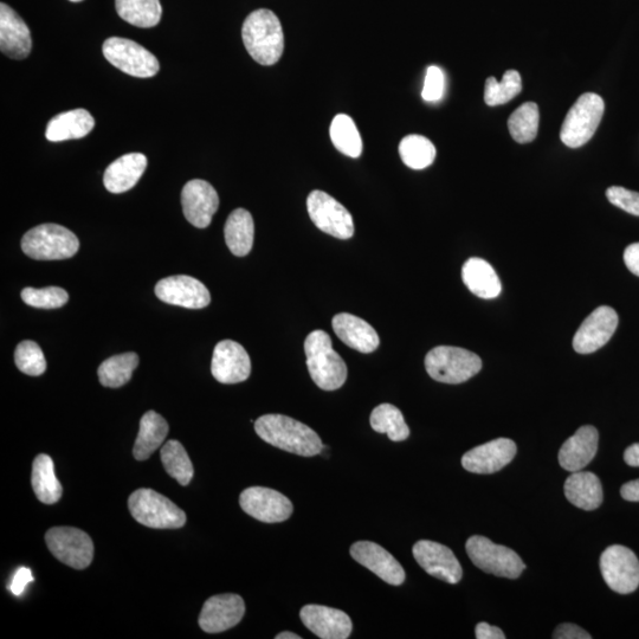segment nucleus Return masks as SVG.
<instances>
[{"instance_id": "obj_5", "label": "nucleus", "mask_w": 639, "mask_h": 639, "mask_svg": "<svg viewBox=\"0 0 639 639\" xmlns=\"http://www.w3.org/2000/svg\"><path fill=\"white\" fill-rule=\"evenodd\" d=\"M79 249V238L58 224L38 225L22 238L24 254L37 261L67 260Z\"/></svg>"}, {"instance_id": "obj_46", "label": "nucleus", "mask_w": 639, "mask_h": 639, "mask_svg": "<svg viewBox=\"0 0 639 639\" xmlns=\"http://www.w3.org/2000/svg\"><path fill=\"white\" fill-rule=\"evenodd\" d=\"M553 638L555 639H591L589 632L576 624L565 623L555 629Z\"/></svg>"}, {"instance_id": "obj_22", "label": "nucleus", "mask_w": 639, "mask_h": 639, "mask_svg": "<svg viewBox=\"0 0 639 639\" xmlns=\"http://www.w3.org/2000/svg\"><path fill=\"white\" fill-rule=\"evenodd\" d=\"M306 628L322 639H347L352 634L353 624L344 611L322 605H306L300 611Z\"/></svg>"}, {"instance_id": "obj_43", "label": "nucleus", "mask_w": 639, "mask_h": 639, "mask_svg": "<svg viewBox=\"0 0 639 639\" xmlns=\"http://www.w3.org/2000/svg\"><path fill=\"white\" fill-rule=\"evenodd\" d=\"M609 202L617 208L639 217V193L621 186H611L606 191Z\"/></svg>"}, {"instance_id": "obj_30", "label": "nucleus", "mask_w": 639, "mask_h": 639, "mask_svg": "<svg viewBox=\"0 0 639 639\" xmlns=\"http://www.w3.org/2000/svg\"><path fill=\"white\" fill-rule=\"evenodd\" d=\"M169 435V424L156 411H148L142 416L140 430L135 441V460L146 461L157 451Z\"/></svg>"}, {"instance_id": "obj_25", "label": "nucleus", "mask_w": 639, "mask_h": 639, "mask_svg": "<svg viewBox=\"0 0 639 639\" xmlns=\"http://www.w3.org/2000/svg\"><path fill=\"white\" fill-rule=\"evenodd\" d=\"M332 325L338 338L353 350L361 353L377 350L379 335L369 322L352 314L341 313L334 316Z\"/></svg>"}, {"instance_id": "obj_16", "label": "nucleus", "mask_w": 639, "mask_h": 639, "mask_svg": "<svg viewBox=\"0 0 639 639\" xmlns=\"http://www.w3.org/2000/svg\"><path fill=\"white\" fill-rule=\"evenodd\" d=\"M156 295L160 301L187 309H202L211 302L209 289L195 277L187 275L170 276L159 281Z\"/></svg>"}, {"instance_id": "obj_3", "label": "nucleus", "mask_w": 639, "mask_h": 639, "mask_svg": "<svg viewBox=\"0 0 639 639\" xmlns=\"http://www.w3.org/2000/svg\"><path fill=\"white\" fill-rule=\"evenodd\" d=\"M305 352L309 374L321 390H338L346 383L347 365L333 350L332 339L326 332L316 329L309 334Z\"/></svg>"}, {"instance_id": "obj_15", "label": "nucleus", "mask_w": 639, "mask_h": 639, "mask_svg": "<svg viewBox=\"0 0 639 639\" xmlns=\"http://www.w3.org/2000/svg\"><path fill=\"white\" fill-rule=\"evenodd\" d=\"M618 327V314L615 309L602 306L593 311L584 320L573 339L574 351L590 354L608 344Z\"/></svg>"}, {"instance_id": "obj_50", "label": "nucleus", "mask_w": 639, "mask_h": 639, "mask_svg": "<svg viewBox=\"0 0 639 639\" xmlns=\"http://www.w3.org/2000/svg\"><path fill=\"white\" fill-rule=\"evenodd\" d=\"M624 461L630 467H639V443L632 444L625 450Z\"/></svg>"}, {"instance_id": "obj_23", "label": "nucleus", "mask_w": 639, "mask_h": 639, "mask_svg": "<svg viewBox=\"0 0 639 639\" xmlns=\"http://www.w3.org/2000/svg\"><path fill=\"white\" fill-rule=\"evenodd\" d=\"M32 49L28 25L8 4H0V50L14 60H24Z\"/></svg>"}, {"instance_id": "obj_21", "label": "nucleus", "mask_w": 639, "mask_h": 639, "mask_svg": "<svg viewBox=\"0 0 639 639\" xmlns=\"http://www.w3.org/2000/svg\"><path fill=\"white\" fill-rule=\"evenodd\" d=\"M352 558L369 568L385 583L399 586L405 582V571L399 561L385 548L371 541H358L351 547Z\"/></svg>"}, {"instance_id": "obj_35", "label": "nucleus", "mask_w": 639, "mask_h": 639, "mask_svg": "<svg viewBox=\"0 0 639 639\" xmlns=\"http://www.w3.org/2000/svg\"><path fill=\"white\" fill-rule=\"evenodd\" d=\"M139 365L137 353L129 352L109 358L100 365L98 374L100 383L111 389L126 385Z\"/></svg>"}, {"instance_id": "obj_6", "label": "nucleus", "mask_w": 639, "mask_h": 639, "mask_svg": "<svg viewBox=\"0 0 639 639\" xmlns=\"http://www.w3.org/2000/svg\"><path fill=\"white\" fill-rule=\"evenodd\" d=\"M128 508L139 524L156 529H178L186 524V514L176 503L152 489H138L129 496Z\"/></svg>"}, {"instance_id": "obj_18", "label": "nucleus", "mask_w": 639, "mask_h": 639, "mask_svg": "<svg viewBox=\"0 0 639 639\" xmlns=\"http://www.w3.org/2000/svg\"><path fill=\"white\" fill-rule=\"evenodd\" d=\"M245 604L237 595H219L206 600L199 615V626L208 634H219L234 628L244 617Z\"/></svg>"}, {"instance_id": "obj_14", "label": "nucleus", "mask_w": 639, "mask_h": 639, "mask_svg": "<svg viewBox=\"0 0 639 639\" xmlns=\"http://www.w3.org/2000/svg\"><path fill=\"white\" fill-rule=\"evenodd\" d=\"M413 557L426 573L448 584L461 582L463 571L449 547L435 541L421 540L413 546Z\"/></svg>"}, {"instance_id": "obj_51", "label": "nucleus", "mask_w": 639, "mask_h": 639, "mask_svg": "<svg viewBox=\"0 0 639 639\" xmlns=\"http://www.w3.org/2000/svg\"><path fill=\"white\" fill-rule=\"evenodd\" d=\"M276 639H301V636L294 634V632L284 631L275 637Z\"/></svg>"}, {"instance_id": "obj_20", "label": "nucleus", "mask_w": 639, "mask_h": 639, "mask_svg": "<svg viewBox=\"0 0 639 639\" xmlns=\"http://www.w3.org/2000/svg\"><path fill=\"white\" fill-rule=\"evenodd\" d=\"M516 455V444L509 438H497L479 445L462 457V466L473 474H495L508 466Z\"/></svg>"}, {"instance_id": "obj_41", "label": "nucleus", "mask_w": 639, "mask_h": 639, "mask_svg": "<svg viewBox=\"0 0 639 639\" xmlns=\"http://www.w3.org/2000/svg\"><path fill=\"white\" fill-rule=\"evenodd\" d=\"M15 363L18 370L31 377L42 376L47 370V361H45L41 347L35 341H22L16 348Z\"/></svg>"}, {"instance_id": "obj_1", "label": "nucleus", "mask_w": 639, "mask_h": 639, "mask_svg": "<svg viewBox=\"0 0 639 639\" xmlns=\"http://www.w3.org/2000/svg\"><path fill=\"white\" fill-rule=\"evenodd\" d=\"M255 431L264 442L290 454L313 457L324 449L313 429L287 416L264 415L255 422Z\"/></svg>"}, {"instance_id": "obj_45", "label": "nucleus", "mask_w": 639, "mask_h": 639, "mask_svg": "<svg viewBox=\"0 0 639 639\" xmlns=\"http://www.w3.org/2000/svg\"><path fill=\"white\" fill-rule=\"evenodd\" d=\"M34 582V576H32V572L28 567H21L15 573L14 578H12V582L10 584V591L14 593L15 596H22L25 589H27L28 584Z\"/></svg>"}, {"instance_id": "obj_34", "label": "nucleus", "mask_w": 639, "mask_h": 639, "mask_svg": "<svg viewBox=\"0 0 639 639\" xmlns=\"http://www.w3.org/2000/svg\"><path fill=\"white\" fill-rule=\"evenodd\" d=\"M372 429L378 434H386L393 442H403L410 436L402 411L395 405L382 404L371 413Z\"/></svg>"}, {"instance_id": "obj_11", "label": "nucleus", "mask_w": 639, "mask_h": 639, "mask_svg": "<svg viewBox=\"0 0 639 639\" xmlns=\"http://www.w3.org/2000/svg\"><path fill=\"white\" fill-rule=\"evenodd\" d=\"M307 210L315 227L339 240H350L354 222L350 212L324 191H313L307 198Z\"/></svg>"}, {"instance_id": "obj_12", "label": "nucleus", "mask_w": 639, "mask_h": 639, "mask_svg": "<svg viewBox=\"0 0 639 639\" xmlns=\"http://www.w3.org/2000/svg\"><path fill=\"white\" fill-rule=\"evenodd\" d=\"M605 583L619 595H629L639 586V560L628 547L613 545L600 557Z\"/></svg>"}, {"instance_id": "obj_47", "label": "nucleus", "mask_w": 639, "mask_h": 639, "mask_svg": "<svg viewBox=\"0 0 639 639\" xmlns=\"http://www.w3.org/2000/svg\"><path fill=\"white\" fill-rule=\"evenodd\" d=\"M624 262L631 273L639 277V243L630 244L625 249Z\"/></svg>"}, {"instance_id": "obj_44", "label": "nucleus", "mask_w": 639, "mask_h": 639, "mask_svg": "<svg viewBox=\"0 0 639 639\" xmlns=\"http://www.w3.org/2000/svg\"><path fill=\"white\" fill-rule=\"evenodd\" d=\"M445 76L441 68L431 66L426 70L422 96L426 102H437L443 98Z\"/></svg>"}, {"instance_id": "obj_2", "label": "nucleus", "mask_w": 639, "mask_h": 639, "mask_svg": "<svg viewBox=\"0 0 639 639\" xmlns=\"http://www.w3.org/2000/svg\"><path fill=\"white\" fill-rule=\"evenodd\" d=\"M245 49L257 63L273 66L280 61L284 36L280 19L273 11L260 9L245 19L242 28Z\"/></svg>"}, {"instance_id": "obj_48", "label": "nucleus", "mask_w": 639, "mask_h": 639, "mask_svg": "<svg viewBox=\"0 0 639 639\" xmlns=\"http://www.w3.org/2000/svg\"><path fill=\"white\" fill-rule=\"evenodd\" d=\"M475 634L477 639H505L503 631L497 626L488 623H479L476 626Z\"/></svg>"}, {"instance_id": "obj_7", "label": "nucleus", "mask_w": 639, "mask_h": 639, "mask_svg": "<svg viewBox=\"0 0 639 639\" xmlns=\"http://www.w3.org/2000/svg\"><path fill=\"white\" fill-rule=\"evenodd\" d=\"M605 103L598 94L586 93L567 113L560 139L567 147L578 148L589 142L603 119Z\"/></svg>"}, {"instance_id": "obj_4", "label": "nucleus", "mask_w": 639, "mask_h": 639, "mask_svg": "<svg viewBox=\"0 0 639 639\" xmlns=\"http://www.w3.org/2000/svg\"><path fill=\"white\" fill-rule=\"evenodd\" d=\"M425 369L436 382L462 384L482 370V360L464 348L438 346L426 354Z\"/></svg>"}, {"instance_id": "obj_32", "label": "nucleus", "mask_w": 639, "mask_h": 639, "mask_svg": "<svg viewBox=\"0 0 639 639\" xmlns=\"http://www.w3.org/2000/svg\"><path fill=\"white\" fill-rule=\"evenodd\" d=\"M31 484L37 499L45 505H54L61 500L63 488L55 474V464L49 455L41 454L32 464Z\"/></svg>"}, {"instance_id": "obj_8", "label": "nucleus", "mask_w": 639, "mask_h": 639, "mask_svg": "<svg viewBox=\"0 0 639 639\" xmlns=\"http://www.w3.org/2000/svg\"><path fill=\"white\" fill-rule=\"evenodd\" d=\"M466 550L476 567L496 577L516 579L526 568L518 553L506 546L496 545L481 535L469 538Z\"/></svg>"}, {"instance_id": "obj_13", "label": "nucleus", "mask_w": 639, "mask_h": 639, "mask_svg": "<svg viewBox=\"0 0 639 639\" xmlns=\"http://www.w3.org/2000/svg\"><path fill=\"white\" fill-rule=\"evenodd\" d=\"M240 505L245 513L266 524L287 521L294 511L287 496L264 487L245 489L240 496Z\"/></svg>"}, {"instance_id": "obj_28", "label": "nucleus", "mask_w": 639, "mask_h": 639, "mask_svg": "<svg viewBox=\"0 0 639 639\" xmlns=\"http://www.w3.org/2000/svg\"><path fill=\"white\" fill-rule=\"evenodd\" d=\"M462 279L470 292L481 299L492 300L501 294L502 284L499 276L494 268L482 258H469L464 263Z\"/></svg>"}, {"instance_id": "obj_29", "label": "nucleus", "mask_w": 639, "mask_h": 639, "mask_svg": "<svg viewBox=\"0 0 639 639\" xmlns=\"http://www.w3.org/2000/svg\"><path fill=\"white\" fill-rule=\"evenodd\" d=\"M94 126L95 120L86 109H74L54 116L49 121L45 138L53 142L81 139L92 132Z\"/></svg>"}, {"instance_id": "obj_33", "label": "nucleus", "mask_w": 639, "mask_h": 639, "mask_svg": "<svg viewBox=\"0 0 639 639\" xmlns=\"http://www.w3.org/2000/svg\"><path fill=\"white\" fill-rule=\"evenodd\" d=\"M115 6L124 21L138 28L156 27L163 15L160 0H115Z\"/></svg>"}, {"instance_id": "obj_37", "label": "nucleus", "mask_w": 639, "mask_h": 639, "mask_svg": "<svg viewBox=\"0 0 639 639\" xmlns=\"http://www.w3.org/2000/svg\"><path fill=\"white\" fill-rule=\"evenodd\" d=\"M399 154L410 169L424 170L434 164L436 147L428 138L412 134L400 141Z\"/></svg>"}, {"instance_id": "obj_42", "label": "nucleus", "mask_w": 639, "mask_h": 639, "mask_svg": "<svg viewBox=\"0 0 639 639\" xmlns=\"http://www.w3.org/2000/svg\"><path fill=\"white\" fill-rule=\"evenodd\" d=\"M22 300L27 305L41 309L61 308L69 301L66 290L58 287L43 289L25 288L22 290Z\"/></svg>"}, {"instance_id": "obj_17", "label": "nucleus", "mask_w": 639, "mask_h": 639, "mask_svg": "<svg viewBox=\"0 0 639 639\" xmlns=\"http://www.w3.org/2000/svg\"><path fill=\"white\" fill-rule=\"evenodd\" d=\"M212 376L222 384H238L250 377L251 361L244 347L236 341L223 340L213 351Z\"/></svg>"}, {"instance_id": "obj_39", "label": "nucleus", "mask_w": 639, "mask_h": 639, "mask_svg": "<svg viewBox=\"0 0 639 639\" xmlns=\"http://www.w3.org/2000/svg\"><path fill=\"white\" fill-rule=\"evenodd\" d=\"M160 456L167 474L182 486H189L195 469L182 443L174 440L167 441L161 449Z\"/></svg>"}, {"instance_id": "obj_27", "label": "nucleus", "mask_w": 639, "mask_h": 639, "mask_svg": "<svg viewBox=\"0 0 639 639\" xmlns=\"http://www.w3.org/2000/svg\"><path fill=\"white\" fill-rule=\"evenodd\" d=\"M564 490L566 499L584 511H595L604 499L602 482L590 471L573 473L566 480Z\"/></svg>"}, {"instance_id": "obj_52", "label": "nucleus", "mask_w": 639, "mask_h": 639, "mask_svg": "<svg viewBox=\"0 0 639 639\" xmlns=\"http://www.w3.org/2000/svg\"><path fill=\"white\" fill-rule=\"evenodd\" d=\"M70 2H73V3H80V2H82V0H70Z\"/></svg>"}, {"instance_id": "obj_24", "label": "nucleus", "mask_w": 639, "mask_h": 639, "mask_svg": "<svg viewBox=\"0 0 639 639\" xmlns=\"http://www.w3.org/2000/svg\"><path fill=\"white\" fill-rule=\"evenodd\" d=\"M599 435L595 426L585 425L563 444L559 451L560 466L570 473L583 470L595 458Z\"/></svg>"}, {"instance_id": "obj_9", "label": "nucleus", "mask_w": 639, "mask_h": 639, "mask_svg": "<svg viewBox=\"0 0 639 639\" xmlns=\"http://www.w3.org/2000/svg\"><path fill=\"white\" fill-rule=\"evenodd\" d=\"M103 55L106 60L122 73L148 79L158 74L160 69L157 57L139 43L121 37H111L103 43Z\"/></svg>"}, {"instance_id": "obj_49", "label": "nucleus", "mask_w": 639, "mask_h": 639, "mask_svg": "<svg viewBox=\"0 0 639 639\" xmlns=\"http://www.w3.org/2000/svg\"><path fill=\"white\" fill-rule=\"evenodd\" d=\"M621 495L626 501L639 502V480L625 483L621 489Z\"/></svg>"}, {"instance_id": "obj_10", "label": "nucleus", "mask_w": 639, "mask_h": 639, "mask_svg": "<svg viewBox=\"0 0 639 639\" xmlns=\"http://www.w3.org/2000/svg\"><path fill=\"white\" fill-rule=\"evenodd\" d=\"M49 551L61 563L85 570L92 564L94 544L86 532L73 527H55L45 534Z\"/></svg>"}, {"instance_id": "obj_38", "label": "nucleus", "mask_w": 639, "mask_h": 639, "mask_svg": "<svg viewBox=\"0 0 639 639\" xmlns=\"http://www.w3.org/2000/svg\"><path fill=\"white\" fill-rule=\"evenodd\" d=\"M540 113L537 103L526 102L509 116L508 129L519 144H528L537 138Z\"/></svg>"}, {"instance_id": "obj_36", "label": "nucleus", "mask_w": 639, "mask_h": 639, "mask_svg": "<svg viewBox=\"0 0 639 639\" xmlns=\"http://www.w3.org/2000/svg\"><path fill=\"white\" fill-rule=\"evenodd\" d=\"M329 133L335 148L345 156L358 158L363 153V140L351 116L346 114L335 116Z\"/></svg>"}, {"instance_id": "obj_40", "label": "nucleus", "mask_w": 639, "mask_h": 639, "mask_svg": "<svg viewBox=\"0 0 639 639\" xmlns=\"http://www.w3.org/2000/svg\"><path fill=\"white\" fill-rule=\"evenodd\" d=\"M521 75L516 70H507L499 82L489 77L484 88V102L490 107L506 105L521 93Z\"/></svg>"}, {"instance_id": "obj_19", "label": "nucleus", "mask_w": 639, "mask_h": 639, "mask_svg": "<svg viewBox=\"0 0 639 639\" xmlns=\"http://www.w3.org/2000/svg\"><path fill=\"white\" fill-rule=\"evenodd\" d=\"M184 216L193 227L208 228L219 208L218 193L202 179L191 180L182 192Z\"/></svg>"}, {"instance_id": "obj_26", "label": "nucleus", "mask_w": 639, "mask_h": 639, "mask_svg": "<svg viewBox=\"0 0 639 639\" xmlns=\"http://www.w3.org/2000/svg\"><path fill=\"white\" fill-rule=\"evenodd\" d=\"M147 158L141 153H129L107 167L103 184L109 192L124 193L138 184L147 169Z\"/></svg>"}, {"instance_id": "obj_31", "label": "nucleus", "mask_w": 639, "mask_h": 639, "mask_svg": "<svg viewBox=\"0 0 639 639\" xmlns=\"http://www.w3.org/2000/svg\"><path fill=\"white\" fill-rule=\"evenodd\" d=\"M254 234V219L249 211L237 209L230 213L224 235L232 254L238 257L247 256L253 249Z\"/></svg>"}]
</instances>
